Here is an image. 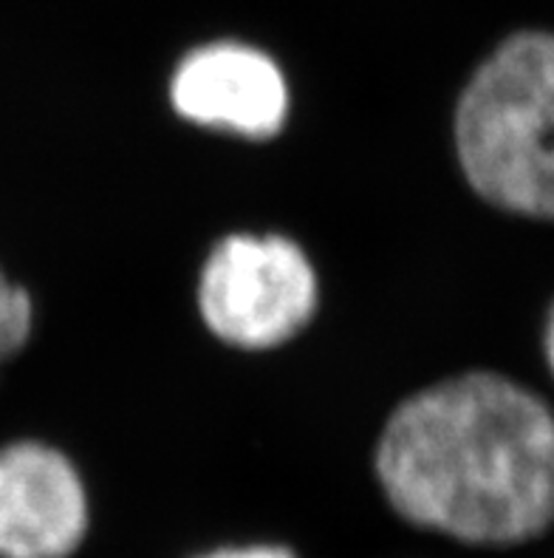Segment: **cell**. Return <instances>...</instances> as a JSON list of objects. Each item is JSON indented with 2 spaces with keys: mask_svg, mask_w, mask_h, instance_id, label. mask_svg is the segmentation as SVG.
I'll return each mask as SVG.
<instances>
[{
  "mask_svg": "<svg viewBox=\"0 0 554 558\" xmlns=\"http://www.w3.org/2000/svg\"><path fill=\"white\" fill-rule=\"evenodd\" d=\"M391 508L472 550L554 531V409L501 372H464L402 400L377 442Z\"/></svg>",
  "mask_w": 554,
  "mask_h": 558,
  "instance_id": "obj_1",
  "label": "cell"
},
{
  "mask_svg": "<svg viewBox=\"0 0 554 558\" xmlns=\"http://www.w3.org/2000/svg\"><path fill=\"white\" fill-rule=\"evenodd\" d=\"M453 142L464 179L506 216L554 225V32L520 28L458 94Z\"/></svg>",
  "mask_w": 554,
  "mask_h": 558,
  "instance_id": "obj_2",
  "label": "cell"
},
{
  "mask_svg": "<svg viewBox=\"0 0 554 558\" xmlns=\"http://www.w3.org/2000/svg\"><path fill=\"white\" fill-rule=\"evenodd\" d=\"M320 283L309 255L281 233H232L207 255L198 312L218 340L246 352L283 347L311 324Z\"/></svg>",
  "mask_w": 554,
  "mask_h": 558,
  "instance_id": "obj_3",
  "label": "cell"
},
{
  "mask_svg": "<svg viewBox=\"0 0 554 558\" xmlns=\"http://www.w3.org/2000/svg\"><path fill=\"white\" fill-rule=\"evenodd\" d=\"M170 102L193 125L272 140L288 120V83L274 57L241 40H212L182 57Z\"/></svg>",
  "mask_w": 554,
  "mask_h": 558,
  "instance_id": "obj_4",
  "label": "cell"
},
{
  "mask_svg": "<svg viewBox=\"0 0 554 558\" xmlns=\"http://www.w3.org/2000/svg\"><path fill=\"white\" fill-rule=\"evenodd\" d=\"M88 519L83 476L60 448L37 439L0 448V558H71Z\"/></svg>",
  "mask_w": 554,
  "mask_h": 558,
  "instance_id": "obj_5",
  "label": "cell"
},
{
  "mask_svg": "<svg viewBox=\"0 0 554 558\" xmlns=\"http://www.w3.org/2000/svg\"><path fill=\"white\" fill-rule=\"evenodd\" d=\"M35 326V304L23 287L9 281L0 269V363L14 357L32 338Z\"/></svg>",
  "mask_w": 554,
  "mask_h": 558,
  "instance_id": "obj_6",
  "label": "cell"
},
{
  "mask_svg": "<svg viewBox=\"0 0 554 558\" xmlns=\"http://www.w3.org/2000/svg\"><path fill=\"white\" fill-rule=\"evenodd\" d=\"M193 558H297L295 553L283 545H238V547H218V550L201 553Z\"/></svg>",
  "mask_w": 554,
  "mask_h": 558,
  "instance_id": "obj_7",
  "label": "cell"
},
{
  "mask_svg": "<svg viewBox=\"0 0 554 558\" xmlns=\"http://www.w3.org/2000/svg\"><path fill=\"white\" fill-rule=\"evenodd\" d=\"M541 349H543V363H546L549 375H552V380H554V301L549 304L546 318H543Z\"/></svg>",
  "mask_w": 554,
  "mask_h": 558,
  "instance_id": "obj_8",
  "label": "cell"
}]
</instances>
